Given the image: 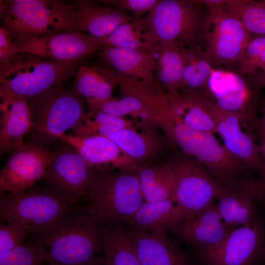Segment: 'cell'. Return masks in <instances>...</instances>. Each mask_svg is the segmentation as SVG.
I'll list each match as a JSON object with an SVG mask.
<instances>
[{
  "label": "cell",
  "mask_w": 265,
  "mask_h": 265,
  "mask_svg": "<svg viewBox=\"0 0 265 265\" xmlns=\"http://www.w3.org/2000/svg\"><path fill=\"white\" fill-rule=\"evenodd\" d=\"M104 222L80 207L29 238L49 265H91L98 260L97 253L103 250Z\"/></svg>",
  "instance_id": "obj_1"
},
{
  "label": "cell",
  "mask_w": 265,
  "mask_h": 265,
  "mask_svg": "<svg viewBox=\"0 0 265 265\" xmlns=\"http://www.w3.org/2000/svg\"><path fill=\"white\" fill-rule=\"evenodd\" d=\"M0 27L13 40L76 30L69 2L56 0H1Z\"/></svg>",
  "instance_id": "obj_2"
},
{
  "label": "cell",
  "mask_w": 265,
  "mask_h": 265,
  "mask_svg": "<svg viewBox=\"0 0 265 265\" xmlns=\"http://www.w3.org/2000/svg\"><path fill=\"white\" fill-rule=\"evenodd\" d=\"M80 208L53 186L35 184L21 193L0 194V219L24 226L34 235Z\"/></svg>",
  "instance_id": "obj_3"
},
{
  "label": "cell",
  "mask_w": 265,
  "mask_h": 265,
  "mask_svg": "<svg viewBox=\"0 0 265 265\" xmlns=\"http://www.w3.org/2000/svg\"><path fill=\"white\" fill-rule=\"evenodd\" d=\"M78 62L61 63L19 52L0 63V88L25 97L63 85L76 75Z\"/></svg>",
  "instance_id": "obj_4"
},
{
  "label": "cell",
  "mask_w": 265,
  "mask_h": 265,
  "mask_svg": "<svg viewBox=\"0 0 265 265\" xmlns=\"http://www.w3.org/2000/svg\"><path fill=\"white\" fill-rule=\"evenodd\" d=\"M85 211L103 222L130 221L143 203L137 175L96 172L87 189Z\"/></svg>",
  "instance_id": "obj_5"
},
{
  "label": "cell",
  "mask_w": 265,
  "mask_h": 265,
  "mask_svg": "<svg viewBox=\"0 0 265 265\" xmlns=\"http://www.w3.org/2000/svg\"><path fill=\"white\" fill-rule=\"evenodd\" d=\"M205 9L200 0H159L143 18L158 41L202 46Z\"/></svg>",
  "instance_id": "obj_6"
},
{
  "label": "cell",
  "mask_w": 265,
  "mask_h": 265,
  "mask_svg": "<svg viewBox=\"0 0 265 265\" xmlns=\"http://www.w3.org/2000/svg\"><path fill=\"white\" fill-rule=\"evenodd\" d=\"M168 132L187 155L201 163L219 184L249 175L244 166L220 145L214 134L191 129L170 110L167 114Z\"/></svg>",
  "instance_id": "obj_7"
},
{
  "label": "cell",
  "mask_w": 265,
  "mask_h": 265,
  "mask_svg": "<svg viewBox=\"0 0 265 265\" xmlns=\"http://www.w3.org/2000/svg\"><path fill=\"white\" fill-rule=\"evenodd\" d=\"M31 128L54 137L72 129L84 113L85 100L74 89L63 85L26 97Z\"/></svg>",
  "instance_id": "obj_8"
},
{
  "label": "cell",
  "mask_w": 265,
  "mask_h": 265,
  "mask_svg": "<svg viewBox=\"0 0 265 265\" xmlns=\"http://www.w3.org/2000/svg\"><path fill=\"white\" fill-rule=\"evenodd\" d=\"M203 3L205 9L202 26V46L203 43L205 53L213 65L235 63L253 37L236 18L221 7Z\"/></svg>",
  "instance_id": "obj_9"
},
{
  "label": "cell",
  "mask_w": 265,
  "mask_h": 265,
  "mask_svg": "<svg viewBox=\"0 0 265 265\" xmlns=\"http://www.w3.org/2000/svg\"><path fill=\"white\" fill-rule=\"evenodd\" d=\"M202 96L225 149L249 174L254 173L265 177V164L259 144L255 140L256 129L241 115L224 110Z\"/></svg>",
  "instance_id": "obj_10"
},
{
  "label": "cell",
  "mask_w": 265,
  "mask_h": 265,
  "mask_svg": "<svg viewBox=\"0 0 265 265\" xmlns=\"http://www.w3.org/2000/svg\"><path fill=\"white\" fill-rule=\"evenodd\" d=\"M261 89L253 76L245 78L231 71L213 69L202 93L219 108L241 115L257 129Z\"/></svg>",
  "instance_id": "obj_11"
},
{
  "label": "cell",
  "mask_w": 265,
  "mask_h": 265,
  "mask_svg": "<svg viewBox=\"0 0 265 265\" xmlns=\"http://www.w3.org/2000/svg\"><path fill=\"white\" fill-rule=\"evenodd\" d=\"M175 177V199L186 218L214 203L219 184L194 159H180L170 165Z\"/></svg>",
  "instance_id": "obj_12"
},
{
  "label": "cell",
  "mask_w": 265,
  "mask_h": 265,
  "mask_svg": "<svg viewBox=\"0 0 265 265\" xmlns=\"http://www.w3.org/2000/svg\"><path fill=\"white\" fill-rule=\"evenodd\" d=\"M13 41L18 52L61 63L78 62L83 57L106 47L98 38L73 29Z\"/></svg>",
  "instance_id": "obj_13"
},
{
  "label": "cell",
  "mask_w": 265,
  "mask_h": 265,
  "mask_svg": "<svg viewBox=\"0 0 265 265\" xmlns=\"http://www.w3.org/2000/svg\"><path fill=\"white\" fill-rule=\"evenodd\" d=\"M95 171L80 154L65 145L52 156L42 181L55 188L77 205L86 194Z\"/></svg>",
  "instance_id": "obj_14"
},
{
  "label": "cell",
  "mask_w": 265,
  "mask_h": 265,
  "mask_svg": "<svg viewBox=\"0 0 265 265\" xmlns=\"http://www.w3.org/2000/svg\"><path fill=\"white\" fill-rule=\"evenodd\" d=\"M52 152L31 142L11 151L0 172V193H22L42 179Z\"/></svg>",
  "instance_id": "obj_15"
},
{
  "label": "cell",
  "mask_w": 265,
  "mask_h": 265,
  "mask_svg": "<svg viewBox=\"0 0 265 265\" xmlns=\"http://www.w3.org/2000/svg\"><path fill=\"white\" fill-rule=\"evenodd\" d=\"M218 184L217 205L223 221L233 229L248 224L254 218L255 200L265 196V177L244 175Z\"/></svg>",
  "instance_id": "obj_16"
},
{
  "label": "cell",
  "mask_w": 265,
  "mask_h": 265,
  "mask_svg": "<svg viewBox=\"0 0 265 265\" xmlns=\"http://www.w3.org/2000/svg\"><path fill=\"white\" fill-rule=\"evenodd\" d=\"M262 231L254 218L231 231L221 241L199 248L209 265H249L260 250Z\"/></svg>",
  "instance_id": "obj_17"
},
{
  "label": "cell",
  "mask_w": 265,
  "mask_h": 265,
  "mask_svg": "<svg viewBox=\"0 0 265 265\" xmlns=\"http://www.w3.org/2000/svg\"><path fill=\"white\" fill-rule=\"evenodd\" d=\"M99 58L107 68L162 93L155 60L147 51L106 46L100 51Z\"/></svg>",
  "instance_id": "obj_18"
},
{
  "label": "cell",
  "mask_w": 265,
  "mask_h": 265,
  "mask_svg": "<svg viewBox=\"0 0 265 265\" xmlns=\"http://www.w3.org/2000/svg\"><path fill=\"white\" fill-rule=\"evenodd\" d=\"M75 28L97 38H105L123 23L135 18L94 0L69 1Z\"/></svg>",
  "instance_id": "obj_19"
},
{
  "label": "cell",
  "mask_w": 265,
  "mask_h": 265,
  "mask_svg": "<svg viewBox=\"0 0 265 265\" xmlns=\"http://www.w3.org/2000/svg\"><path fill=\"white\" fill-rule=\"evenodd\" d=\"M0 154L23 145V137L31 128L29 107L25 97L0 88Z\"/></svg>",
  "instance_id": "obj_20"
},
{
  "label": "cell",
  "mask_w": 265,
  "mask_h": 265,
  "mask_svg": "<svg viewBox=\"0 0 265 265\" xmlns=\"http://www.w3.org/2000/svg\"><path fill=\"white\" fill-rule=\"evenodd\" d=\"M123 224L142 265H188L178 244L166 233L142 230Z\"/></svg>",
  "instance_id": "obj_21"
},
{
  "label": "cell",
  "mask_w": 265,
  "mask_h": 265,
  "mask_svg": "<svg viewBox=\"0 0 265 265\" xmlns=\"http://www.w3.org/2000/svg\"><path fill=\"white\" fill-rule=\"evenodd\" d=\"M233 229L223 221L218 205L214 202L172 230L186 242L200 248L218 243Z\"/></svg>",
  "instance_id": "obj_22"
},
{
  "label": "cell",
  "mask_w": 265,
  "mask_h": 265,
  "mask_svg": "<svg viewBox=\"0 0 265 265\" xmlns=\"http://www.w3.org/2000/svg\"><path fill=\"white\" fill-rule=\"evenodd\" d=\"M186 218L175 199L144 202L126 224L138 229L158 233L173 230Z\"/></svg>",
  "instance_id": "obj_23"
},
{
  "label": "cell",
  "mask_w": 265,
  "mask_h": 265,
  "mask_svg": "<svg viewBox=\"0 0 265 265\" xmlns=\"http://www.w3.org/2000/svg\"><path fill=\"white\" fill-rule=\"evenodd\" d=\"M169 101L172 114L185 125L197 131L217 133L216 126L200 93L178 91L170 94Z\"/></svg>",
  "instance_id": "obj_24"
},
{
  "label": "cell",
  "mask_w": 265,
  "mask_h": 265,
  "mask_svg": "<svg viewBox=\"0 0 265 265\" xmlns=\"http://www.w3.org/2000/svg\"><path fill=\"white\" fill-rule=\"evenodd\" d=\"M184 46L176 43L159 41L148 52L156 63V72L160 83L170 94L177 92L182 87Z\"/></svg>",
  "instance_id": "obj_25"
},
{
  "label": "cell",
  "mask_w": 265,
  "mask_h": 265,
  "mask_svg": "<svg viewBox=\"0 0 265 265\" xmlns=\"http://www.w3.org/2000/svg\"><path fill=\"white\" fill-rule=\"evenodd\" d=\"M118 85L116 73L107 67L79 66L73 82V89L85 98L86 103H95L111 97Z\"/></svg>",
  "instance_id": "obj_26"
},
{
  "label": "cell",
  "mask_w": 265,
  "mask_h": 265,
  "mask_svg": "<svg viewBox=\"0 0 265 265\" xmlns=\"http://www.w3.org/2000/svg\"><path fill=\"white\" fill-rule=\"evenodd\" d=\"M102 242L107 265H142L122 223L105 222Z\"/></svg>",
  "instance_id": "obj_27"
},
{
  "label": "cell",
  "mask_w": 265,
  "mask_h": 265,
  "mask_svg": "<svg viewBox=\"0 0 265 265\" xmlns=\"http://www.w3.org/2000/svg\"><path fill=\"white\" fill-rule=\"evenodd\" d=\"M58 138L75 149L91 166L114 163L119 148L106 136H79L63 133Z\"/></svg>",
  "instance_id": "obj_28"
},
{
  "label": "cell",
  "mask_w": 265,
  "mask_h": 265,
  "mask_svg": "<svg viewBox=\"0 0 265 265\" xmlns=\"http://www.w3.org/2000/svg\"><path fill=\"white\" fill-rule=\"evenodd\" d=\"M98 39L106 46L147 51L159 42L148 29L143 18L123 23L108 36Z\"/></svg>",
  "instance_id": "obj_29"
},
{
  "label": "cell",
  "mask_w": 265,
  "mask_h": 265,
  "mask_svg": "<svg viewBox=\"0 0 265 265\" xmlns=\"http://www.w3.org/2000/svg\"><path fill=\"white\" fill-rule=\"evenodd\" d=\"M137 176L145 202L175 199V177L170 165L143 168Z\"/></svg>",
  "instance_id": "obj_30"
},
{
  "label": "cell",
  "mask_w": 265,
  "mask_h": 265,
  "mask_svg": "<svg viewBox=\"0 0 265 265\" xmlns=\"http://www.w3.org/2000/svg\"><path fill=\"white\" fill-rule=\"evenodd\" d=\"M183 90L201 92L205 89L213 66L202 46L183 48Z\"/></svg>",
  "instance_id": "obj_31"
},
{
  "label": "cell",
  "mask_w": 265,
  "mask_h": 265,
  "mask_svg": "<svg viewBox=\"0 0 265 265\" xmlns=\"http://www.w3.org/2000/svg\"><path fill=\"white\" fill-rule=\"evenodd\" d=\"M215 5L236 18L251 34L265 36V8L259 0H216Z\"/></svg>",
  "instance_id": "obj_32"
},
{
  "label": "cell",
  "mask_w": 265,
  "mask_h": 265,
  "mask_svg": "<svg viewBox=\"0 0 265 265\" xmlns=\"http://www.w3.org/2000/svg\"><path fill=\"white\" fill-rule=\"evenodd\" d=\"M126 126V122L120 117L89 110L84 112L72 129V134L79 136H106L125 128Z\"/></svg>",
  "instance_id": "obj_33"
},
{
  "label": "cell",
  "mask_w": 265,
  "mask_h": 265,
  "mask_svg": "<svg viewBox=\"0 0 265 265\" xmlns=\"http://www.w3.org/2000/svg\"><path fill=\"white\" fill-rule=\"evenodd\" d=\"M239 72L254 76L265 70V36L253 37L244 48L236 62Z\"/></svg>",
  "instance_id": "obj_34"
},
{
  "label": "cell",
  "mask_w": 265,
  "mask_h": 265,
  "mask_svg": "<svg viewBox=\"0 0 265 265\" xmlns=\"http://www.w3.org/2000/svg\"><path fill=\"white\" fill-rule=\"evenodd\" d=\"M88 109L100 111L120 117L128 114L146 113L152 107L143 100L132 95L127 94L120 99L110 98L98 103H87Z\"/></svg>",
  "instance_id": "obj_35"
},
{
  "label": "cell",
  "mask_w": 265,
  "mask_h": 265,
  "mask_svg": "<svg viewBox=\"0 0 265 265\" xmlns=\"http://www.w3.org/2000/svg\"><path fill=\"white\" fill-rule=\"evenodd\" d=\"M45 262L43 253L31 239L0 254V265H42Z\"/></svg>",
  "instance_id": "obj_36"
},
{
  "label": "cell",
  "mask_w": 265,
  "mask_h": 265,
  "mask_svg": "<svg viewBox=\"0 0 265 265\" xmlns=\"http://www.w3.org/2000/svg\"><path fill=\"white\" fill-rule=\"evenodd\" d=\"M128 155L140 158L146 154L145 140L138 133L129 128L123 129L106 136Z\"/></svg>",
  "instance_id": "obj_37"
},
{
  "label": "cell",
  "mask_w": 265,
  "mask_h": 265,
  "mask_svg": "<svg viewBox=\"0 0 265 265\" xmlns=\"http://www.w3.org/2000/svg\"><path fill=\"white\" fill-rule=\"evenodd\" d=\"M31 234L27 227L14 222L0 224V254L10 251L21 244L26 237Z\"/></svg>",
  "instance_id": "obj_38"
},
{
  "label": "cell",
  "mask_w": 265,
  "mask_h": 265,
  "mask_svg": "<svg viewBox=\"0 0 265 265\" xmlns=\"http://www.w3.org/2000/svg\"><path fill=\"white\" fill-rule=\"evenodd\" d=\"M159 0H98L103 4L114 7L133 18H143L155 6Z\"/></svg>",
  "instance_id": "obj_39"
},
{
  "label": "cell",
  "mask_w": 265,
  "mask_h": 265,
  "mask_svg": "<svg viewBox=\"0 0 265 265\" xmlns=\"http://www.w3.org/2000/svg\"><path fill=\"white\" fill-rule=\"evenodd\" d=\"M15 44L9 33L0 27V63L18 53Z\"/></svg>",
  "instance_id": "obj_40"
},
{
  "label": "cell",
  "mask_w": 265,
  "mask_h": 265,
  "mask_svg": "<svg viewBox=\"0 0 265 265\" xmlns=\"http://www.w3.org/2000/svg\"><path fill=\"white\" fill-rule=\"evenodd\" d=\"M259 108L261 113L257 128V133L261 141L265 140V97L261 100Z\"/></svg>",
  "instance_id": "obj_41"
},
{
  "label": "cell",
  "mask_w": 265,
  "mask_h": 265,
  "mask_svg": "<svg viewBox=\"0 0 265 265\" xmlns=\"http://www.w3.org/2000/svg\"><path fill=\"white\" fill-rule=\"evenodd\" d=\"M254 80L257 85L261 89L265 86V70L253 76Z\"/></svg>",
  "instance_id": "obj_42"
},
{
  "label": "cell",
  "mask_w": 265,
  "mask_h": 265,
  "mask_svg": "<svg viewBox=\"0 0 265 265\" xmlns=\"http://www.w3.org/2000/svg\"><path fill=\"white\" fill-rule=\"evenodd\" d=\"M259 149L262 158L265 164V140L261 141Z\"/></svg>",
  "instance_id": "obj_43"
},
{
  "label": "cell",
  "mask_w": 265,
  "mask_h": 265,
  "mask_svg": "<svg viewBox=\"0 0 265 265\" xmlns=\"http://www.w3.org/2000/svg\"><path fill=\"white\" fill-rule=\"evenodd\" d=\"M91 265H100V261L97 260V261H96L95 263H94ZM105 265H107L105 263Z\"/></svg>",
  "instance_id": "obj_44"
},
{
  "label": "cell",
  "mask_w": 265,
  "mask_h": 265,
  "mask_svg": "<svg viewBox=\"0 0 265 265\" xmlns=\"http://www.w3.org/2000/svg\"><path fill=\"white\" fill-rule=\"evenodd\" d=\"M259 1L265 8V0H259Z\"/></svg>",
  "instance_id": "obj_45"
},
{
  "label": "cell",
  "mask_w": 265,
  "mask_h": 265,
  "mask_svg": "<svg viewBox=\"0 0 265 265\" xmlns=\"http://www.w3.org/2000/svg\"><path fill=\"white\" fill-rule=\"evenodd\" d=\"M48 265H49L48 264Z\"/></svg>",
  "instance_id": "obj_46"
}]
</instances>
